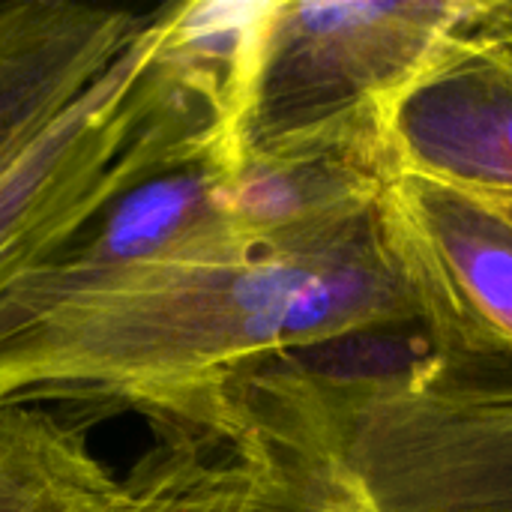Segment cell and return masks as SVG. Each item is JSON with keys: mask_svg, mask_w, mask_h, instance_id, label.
<instances>
[{"mask_svg": "<svg viewBox=\"0 0 512 512\" xmlns=\"http://www.w3.org/2000/svg\"><path fill=\"white\" fill-rule=\"evenodd\" d=\"M417 324L378 210L231 258L84 282L24 273L0 291V405H126L192 417L261 363Z\"/></svg>", "mask_w": 512, "mask_h": 512, "instance_id": "6da1fadb", "label": "cell"}, {"mask_svg": "<svg viewBox=\"0 0 512 512\" xmlns=\"http://www.w3.org/2000/svg\"><path fill=\"white\" fill-rule=\"evenodd\" d=\"M186 429L255 468L258 512H512V366L432 345L261 363Z\"/></svg>", "mask_w": 512, "mask_h": 512, "instance_id": "7a4b0ae2", "label": "cell"}, {"mask_svg": "<svg viewBox=\"0 0 512 512\" xmlns=\"http://www.w3.org/2000/svg\"><path fill=\"white\" fill-rule=\"evenodd\" d=\"M273 0L171 3L0 171V291L135 186L198 165L234 171Z\"/></svg>", "mask_w": 512, "mask_h": 512, "instance_id": "3957f363", "label": "cell"}, {"mask_svg": "<svg viewBox=\"0 0 512 512\" xmlns=\"http://www.w3.org/2000/svg\"><path fill=\"white\" fill-rule=\"evenodd\" d=\"M486 9L474 0H273L243 153L387 138L396 105Z\"/></svg>", "mask_w": 512, "mask_h": 512, "instance_id": "277c9868", "label": "cell"}, {"mask_svg": "<svg viewBox=\"0 0 512 512\" xmlns=\"http://www.w3.org/2000/svg\"><path fill=\"white\" fill-rule=\"evenodd\" d=\"M381 234L417 324L441 354L512 366V225L483 198L399 168Z\"/></svg>", "mask_w": 512, "mask_h": 512, "instance_id": "5b68a950", "label": "cell"}, {"mask_svg": "<svg viewBox=\"0 0 512 512\" xmlns=\"http://www.w3.org/2000/svg\"><path fill=\"white\" fill-rule=\"evenodd\" d=\"M396 168L480 198H512V69L468 36L396 105Z\"/></svg>", "mask_w": 512, "mask_h": 512, "instance_id": "8992f818", "label": "cell"}, {"mask_svg": "<svg viewBox=\"0 0 512 512\" xmlns=\"http://www.w3.org/2000/svg\"><path fill=\"white\" fill-rule=\"evenodd\" d=\"M396 171L390 144L378 135L246 150L225 171L222 195L237 237L261 249L372 216Z\"/></svg>", "mask_w": 512, "mask_h": 512, "instance_id": "52a82bcc", "label": "cell"}, {"mask_svg": "<svg viewBox=\"0 0 512 512\" xmlns=\"http://www.w3.org/2000/svg\"><path fill=\"white\" fill-rule=\"evenodd\" d=\"M147 12L21 0L0 6V171L132 42Z\"/></svg>", "mask_w": 512, "mask_h": 512, "instance_id": "ba28073f", "label": "cell"}, {"mask_svg": "<svg viewBox=\"0 0 512 512\" xmlns=\"http://www.w3.org/2000/svg\"><path fill=\"white\" fill-rule=\"evenodd\" d=\"M222 183L225 168L213 165L153 177L114 201L84 234L27 273L54 282H84L252 252L231 225Z\"/></svg>", "mask_w": 512, "mask_h": 512, "instance_id": "9c48e42d", "label": "cell"}, {"mask_svg": "<svg viewBox=\"0 0 512 512\" xmlns=\"http://www.w3.org/2000/svg\"><path fill=\"white\" fill-rule=\"evenodd\" d=\"M132 480L90 450L81 429L33 408L0 414V512H132Z\"/></svg>", "mask_w": 512, "mask_h": 512, "instance_id": "30bf717a", "label": "cell"}, {"mask_svg": "<svg viewBox=\"0 0 512 512\" xmlns=\"http://www.w3.org/2000/svg\"><path fill=\"white\" fill-rule=\"evenodd\" d=\"M129 480L132 512H258L261 501V480L246 459L183 426H165Z\"/></svg>", "mask_w": 512, "mask_h": 512, "instance_id": "8fae6325", "label": "cell"}, {"mask_svg": "<svg viewBox=\"0 0 512 512\" xmlns=\"http://www.w3.org/2000/svg\"><path fill=\"white\" fill-rule=\"evenodd\" d=\"M471 42L486 48L492 57L507 63L512 69V3L510 0H495L480 21V27L471 33Z\"/></svg>", "mask_w": 512, "mask_h": 512, "instance_id": "7c38bea8", "label": "cell"}, {"mask_svg": "<svg viewBox=\"0 0 512 512\" xmlns=\"http://www.w3.org/2000/svg\"><path fill=\"white\" fill-rule=\"evenodd\" d=\"M477 198H480V195H477ZM483 201H486L489 207H495V210L512 225V198H483Z\"/></svg>", "mask_w": 512, "mask_h": 512, "instance_id": "4fadbf2b", "label": "cell"}, {"mask_svg": "<svg viewBox=\"0 0 512 512\" xmlns=\"http://www.w3.org/2000/svg\"><path fill=\"white\" fill-rule=\"evenodd\" d=\"M3 408H6V405H0V414H3Z\"/></svg>", "mask_w": 512, "mask_h": 512, "instance_id": "5bb4252c", "label": "cell"}]
</instances>
